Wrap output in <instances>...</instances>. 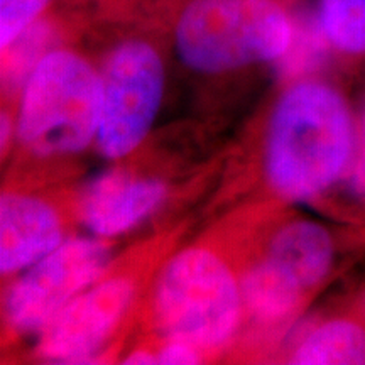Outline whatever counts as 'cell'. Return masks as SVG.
I'll return each mask as SVG.
<instances>
[{
  "label": "cell",
  "mask_w": 365,
  "mask_h": 365,
  "mask_svg": "<svg viewBox=\"0 0 365 365\" xmlns=\"http://www.w3.org/2000/svg\"><path fill=\"white\" fill-rule=\"evenodd\" d=\"M354 140L355 122L340 91L322 81H296L269 122V185L289 202L317 198L349 170Z\"/></svg>",
  "instance_id": "1"
},
{
  "label": "cell",
  "mask_w": 365,
  "mask_h": 365,
  "mask_svg": "<svg viewBox=\"0 0 365 365\" xmlns=\"http://www.w3.org/2000/svg\"><path fill=\"white\" fill-rule=\"evenodd\" d=\"M296 24L277 0H190L175 26L181 63L203 75L281 63Z\"/></svg>",
  "instance_id": "2"
},
{
  "label": "cell",
  "mask_w": 365,
  "mask_h": 365,
  "mask_svg": "<svg viewBox=\"0 0 365 365\" xmlns=\"http://www.w3.org/2000/svg\"><path fill=\"white\" fill-rule=\"evenodd\" d=\"M100 71L66 48L49 49L21 88L17 135L39 156L75 154L97 139Z\"/></svg>",
  "instance_id": "3"
},
{
  "label": "cell",
  "mask_w": 365,
  "mask_h": 365,
  "mask_svg": "<svg viewBox=\"0 0 365 365\" xmlns=\"http://www.w3.org/2000/svg\"><path fill=\"white\" fill-rule=\"evenodd\" d=\"M240 286L225 262L207 249L182 250L159 274L154 289L156 323L170 340L213 350L239 325Z\"/></svg>",
  "instance_id": "4"
},
{
  "label": "cell",
  "mask_w": 365,
  "mask_h": 365,
  "mask_svg": "<svg viewBox=\"0 0 365 365\" xmlns=\"http://www.w3.org/2000/svg\"><path fill=\"white\" fill-rule=\"evenodd\" d=\"M102 112L95 143L105 158L129 156L149 134L161 107L166 71L156 46L125 39L100 68Z\"/></svg>",
  "instance_id": "5"
},
{
  "label": "cell",
  "mask_w": 365,
  "mask_h": 365,
  "mask_svg": "<svg viewBox=\"0 0 365 365\" xmlns=\"http://www.w3.org/2000/svg\"><path fill=\"white\" fill-rule=\"evenodd\" d=\"M110 261L102 242L73 239L26 269L6 298V318L19 333L43 331L76 296L95 284Z\"/></svg>",
  "instance_id": "6"
},
{
  "label": "cell",
  "mask_w": 365,
  "mask_h": 365,
  "mask_svg": "<svg viewBox=\"0 0 365 365\" xmlns=\"http://www.w3.org/2000/svg\"><path fill=\"white\" fill-rule=\"evenodd\" d=\"M132 284L107 279L76 296L41 331V357L59 364L88 362L130 307Z\"/></svg>",
  "instance_id": "7"
},
{
  "label": "cell",
  "mask_w": 365,
  "mask_h": 365,
  "mask_svg": "<svg viewBox=\"0 0 365 365\" xmlns=\"http://www.w3.org/2000/svg\"><path fill=\"white\" fill-rule=\"evenodd\" d=\"M166 196V186L150 178L125 171H107L88 185L81 202V217L91 234L115 237L139 225Z\"/></svg>",
  "instance_id": "8"
},
{
  "label": "cell",
  "mask_w": 365,
  "mask_h": 365,
  "mask_svg": "<svg viewBox=\"0 0 365 365\" xmlns=\"http://www.w3.org/2000/svg\"><path fill=\"white\" fill-rule=\"evenodd\" d=\"M63 244V225L53 207L36 196L0 198V271H26Z\"/></svg>",
  "instance_id": "9"
},
{
  "label": "cell",
  "mask_w": 365,
  "mask_h": 365,
  "mask_svg": "<svg viewBox=\"0 0 365 365\" xmlns=\"http://www.w3.org/2000/svg\"><path fill=\"white\" fill-rule=\"evenodd\" d=\"M266 259L276 264L307 293L330 272L333 264L331 235L319 223L289 222L272 237Z\"/></svg>",
  "instance_id": "10"
},
{
  "label": "cell",
  "mask_w": 365,
  "mask_h": 365,
  "mask_svg": "<svg viewBox=\"0 0 365 365\" xmlns=\"http://www.w3.org/2000/svg\"><path fill=\"white\" fill-rule=\"evenodd\" d=\"M242 303L254 318L261 322H277L298 308L304 291L264 257L245 272L240 282Z\"/></svg>",
  "instance_id": "11"
},
{
  "label": "cell",
  "mask_w": 365,
  "mask_h": 365,
  "mask_svg": "<svg viewBox=\"0 0 365 365\" xmlns=\"http://www.w3.org/2000/svg\"><path fill=\"white\" fill-rule=\"evenodd\" d=\"M298 365H364L365 328L352 319H330L304 336L289 359Z\"/></svg>",
  "instance_id": "12"
},
{
  "label": "cell",
  "mask_w": 365,
  "mask_h": 365,
  "mask_svg": "<svg viewBox=\"0 0 365 365\" xmlns=\"http://www.w3.org/2000/svg\"><path fill=\"white\" fill-rule=\"evenodd\" d=\"M313 21L328 48L349 56L365 54V0H318Z\"/></svg>",
  "instance_id": "13"
},
{
  "label": "cell",
  "mask_w": 365,
  "mask_h": 365,
  "mask_svg": "<svg viewBox=\"0 0 365 365\" xmlns=\"http://www.w3.org/2000/svg\"><path fill=\"white\" fill-rule=\"evenodd\" d=\"M49 39H51V29L41 21L27 33L14 41L7 49H4V83L11 91L22 88L27 76L38 65V61L49 51Z\"/></svg>",
  "instance_id": "14"
},
{
  "label": "cell",
  "mask_w": 365,
  "mask_h": 365,
  "mask_svg": "<svg viewBox=\"0 0 365 365\" xmlns=\"http://www.w3.org/2000/svg\"><path fill=\"white\" fill-rule=\"evenodd\" d=\"M53 0H0V48L7 49L14 41L43 21Z\"/></svg>",
  "instance_id": "15"
},
{
  "label": "cell",
  "mask_w": 365,
  "mask_h": 365,
  "mask_svg": "<svg viewBox=\"0 0 365 365\" xmlns=\"http://www.w3.org/2000/svg\"><path fill=\"white\" fill-rule=\"evenodd\" d=\"M345 175L350 193L360 200H365V107L355 124L354 153Z\"/></svg>",
  "instance_id": "16"
},
{
  "label": "cell",
  "mask_w": 365,
  "mask_h": 365,
  "mask_svg": "<svg viewBox=\"0 0 365 365\" xmlns=\"http://www.w3.org/2000/svg\"><path fill=\"white\" fill-rule=\"evenodd\" d=\"M200 362L198 349L191 346L182 341L171 340L170 345H166L158 355V364L166 365H191Z\"/></svg>",
  "instance_id": "17"
},
{
  "label": "cell",
  "mask_w": 365,
  "mask_h": 365,
  "mask_svg": "<svg viewBox=\"0 0 365 365\" xmlns=\"http://www.w3.org/2000/svg\"><path fill=\"white\" fill-rule=\"evenodd\" d=\"M125 364H130V365L158 364V355H153V354H149V352H143V350H139V352L130 354L129 357L125 359Z\"/></svg>",
  "instance_id": "18"
}]
</instances>
